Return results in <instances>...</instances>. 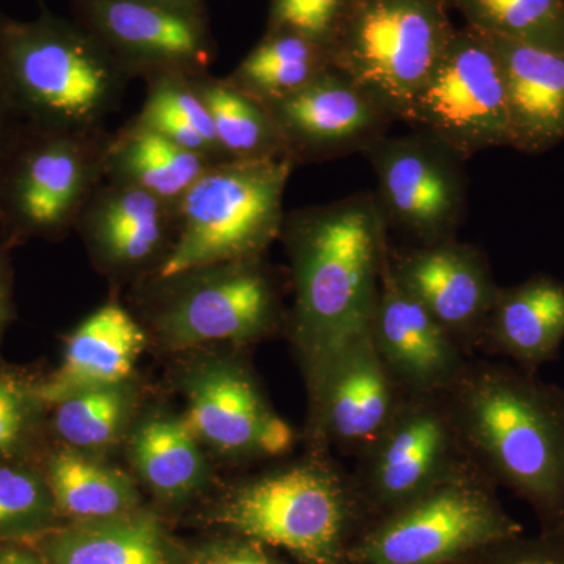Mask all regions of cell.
I'll use <instances>...</instances> for the list:
<instances>
[{
	"instance_id": "1",
	"label": "cell",
	"mask_w": 564,
	"mask_h": 564,
	"mask_svg": "<svg viewBox=\"0 0 564 564\" xmlns=\"http://www.w3.org/2000/svg\"><path fill=\"white\" fill-rule=\"evenodd\" d=\"M281 239L292 262V328L311 388L337 358L370 339L388 225L373 193L285 214Z\"/></svg>"
},
{
	"instance_id": "2",
	"label": "cell",
	"mask_w": 564,
	"mask_h": 564,
	"mask_svg": "<svg viewBox=\"0 0 564 564\" xmlns=\"http://www.w3.org/2000/svg\"><path fill=\"white\" fill-rule=\"evenodd\" d=\"M470 462L564 522V389L518 366L466 362L443 392Z\"/></svg>"
},
{
	"instance_id": "3",
	"label": "cell",
	"mask_w": 564,
	"mask_h": 564,
	"mask_svg": "<svg viewBox=\"0 0 564 564\" xmlns=\"http://www.w3.org/2000/svg\"><path fill=\"white\" fill-rule=\"evenodd\" d=\"M0 76L25 122L74 132L106 129L131 84L87 29L44 6L31 21L0 9Z\"/></svg>"
},
{
	"instance_id": "4",
	"label": "cell",
	"mask_w": 564,
	"mask_h": 564,
	"mask_svg": "<svg viewBox=\"0 0 564 564\" xmlns=\"http://www.w3.org/2000/svg\"><path fill=\"white\" fill-rule=\"evenodd\" d=\"M291 158L229 161L206 170L176 204V239L151 278L262 258L281 236Z\"/></svg>"
},
{
	"instance_id": "5",
	"label": "cell",
	"mask_w": 564,
	"mask_h": 564,
	"mask_svg": "<svg viewBox=\"0 0 564 564\" xmlns=\"http://www.w3.org/2000/svg\"><path fill=\"white\" fill-rule=\"evenodd\" d=\"M110 133L25 126L0 162V234L6 247L58 239L76 228L102 184Z\"/></svg>"
},
{
	"instance_id": "6",
	"label": "cell",
	"mask_w": 564,
	"mask_h": 564,
	"mask_svg": "<svg viewBox=\"0 0 564 564\" xmlns=\"http://www.w3.org/2000/svg\"><path fill=\"white\" fill-rule=\"evenodd\" d=\"M445 0H358L332 47L333 65L397 121L454 35Z\"/></svg>"
},
{
	"instance_id": "7",
	"label": "cell",
	"mask_w": 564,
	"mask_h": 564,
	"mask_svg": "<svg viewBox=\"0 0 564 564\" xmlns=\"http://www.w3.org/2000/svg\"><path fill=\"white\" fill-rule=\"evenodd\" d=\"M347 480L326 462L299 464L234 492L218 510L217 521L310 564H332L356 491L355 481L348 486Z\"/></svg>"
},
{
	"instance_id": "8",
	"label": "cell",
	"mask_w": 564,
	"mask_h": 564,
	"mask_svg": "<svg viewBox=\"0 0 564 564\" xmlns=\"http://www.w3.org/2000/svg\"><path fill=\"white\" fill-rule=\"evenodd\" d=\"M404 122L466 161L477 152L511 147L502 68L484 33L469 25L456 29Z\"/></svg>"
},
{
	"instance_id": "9",
	"label": "cell",
	"mask_w": 564,
	"mask_h": 564,
	"mask_svg": "<svg viewBox=\"0 0 564 564\" xmlns=\"http://www.w3.org/2000/svg\"><path fill=\"white\" fill-rule=\"evenodd\" d=\"M474 463L445 478L391 518L364 544L370 564H443L516 532Z\"/></svg>"
},
{
	"instance_id": "10",
	"label": "cell",
	"mask_w": 564,
	"mask_h": 564,
	"mask_svg": "<svg viewBox=\"0 0 564 564\" xmlns=\"http://www.w3.org/2000/svg\"><path fill=\"white\" fill-rule=\"evenodd\" d=\"M151 284L159 291L152 322L181 347L251 340L280 317L276 285L261 258L151 278Z\"/></svg>"
},
{
	"instance_id": "11",
	"label": "cell",
	"mask_w": 564,
	"mask_h": 564,
	"mask_svg": "<svg viewBox=\"0 0 564 564\" xmlns=\"http://www.w3.org/2000/svg\"><path fill=\"white\" fill-rule=\"evenodd\" d=\"M377 180L373 193L389 228L417 245L454 239L467 212L466 159L430 133L386 135L361 152Z\"/></svg>"
},
{
	"instance_id": "12",
	"label": "cell",
	"mask_w": 564,
	"mask_h": 564,
	"mask_svg": "<svg viewBox=\"0 0 564 564\" xmlns=\"http://www.w3.org/2000/svg\"><path fill=\"white\" fill-rule=\"evenodd\" d=\"M70 10L131 80L209 73L217 58L209 11L148 0H70Z\"/></svg>"
},
{
	"instance_id": "13",
	"label": "cell",
	"mask_w": 564,
	"mask_h": 564,
	"mask_svg": "<svg viewBox=\"0 0 564 564\" xmlns=\"http://www.w3.org/2000/svg\"><path fill=\"white\" fill-rule=\"evenodd\" d=\"M470 463L443 392H406L384 432L358 456L352 481L356 491L397 510Z\"/></svg>"
},
{
	"instance_id": "14",
	"label": "cell",
	"mask_w": 564,
	"mask_h": 564,
	"mask_svg": "<svg viewBox=\"0 0 564 564\" xmlns=\"http://www.w3.org/2000/svg\"><path fill=\"white\" fill-rule=\"evenodd\" d=\"M267 109L284 141L285 154L295 165L362 152L397 121L336 66Z\"/></svg>"
},
{
	"instance_id": "15",
	"label": "cell",
	"mask_w": 564,
	"mask_h": 564,
	"mask_svg": "<svg viewBox=\"0 0 564 564\" xmlns=\"http://www.w3.org/2000/svg\"><path fill=\"white\" fill-rule=\"evenodd\" d=\"M397 282L462 345L481 340L500 285L484 252L455 239L389 250Z\"/></svg>"
},
{
	"instance_id": "16",
	"label": "cell",
	"mask_w": 564,
	"mask_h": 564,
	"mask_svg": "<svg viewBox=\"0 0 564 564\" xmlns=\"http://www.w3.org/2000/svg\"><path fill=\"white\" fill-rule=\"evenodd\" d=\"M76 229L96 261L113 273H158L176 239V207L158 196L104 180Z\"/></svg>"
},
{
	"instance_id": "17",
	"label": "cell",
	"mask_w": 564,
	"mask_h": 564,
	"mask_svg": "<svg viewBox=\"0 0 564 564\" xmlns=\"http://www.w3.org/2000/svg\"><path fill=\"white\" fill-rule=\"evenodd\" d=\"M370 339L404 392H444L466 364L462 345L393 278L389 254Z\"/></svg>"
},
{
	"instance_id": "18",
	"label": "cell",
	"mask_w": 564,
	"mask_h": 564,
	"mask_svg": "<svg viewBox=\"0 0 564 564\" xmlns=\"http://www.w3.org/2000/svg\"><path fill=\"white\" fill-rule=\"evenodd\" d=\"M313 392L323 441L355 456L384 432L406 393L381 361L372 339L337 358Z\"/></svg>"
},
{
	"instance_id": "19",
	"label": "cell",
	"mask_w": 564,
	"mask_h": 564,
	"mask_svg": "<svg viewBox=\"0 0 564 564\" xmlns=\"http://www.w3.org/2000/svg\"><path fill=\"white\" fill-rule=\"evenodd\" d=\"M184 422L223 454L281 456L295 443L292 426L270 410L251 378L226 367L195 381Z\"/></svg>"
},
{
	"instance_id": "20",
	"label": "cell",
	"mask_w": 564,
	"mask_h": 564,
	"mask_svg": "<svg viewBox=\"0 0 564 564\" xmlns=\"http://www.w3.org/2000/svg\"><path fill=\"white\" fill-rule=\"evenodd\" d=\"M486 39L502 68L511 150L530 155L554 150L564 141V51Z\"/></svg>"
},
{
	"instance_id": "21",
	"label": "cell",
	"mask_w": 564,
	"mask_h": 564,
	"mask_svg": "<svg viewBox=\"0 0 564 564\" xmlns=\"http://www.w3.org/2000/svg\"><path fill=\"white\" fill-rule=\"evenodd\" d=\"M147 333L121 303L98 307L70 334L57 372L41 386V402L58 403L85 389L111 388L132 373Z\"/></svg>"
},
{
	"instance_id": "22",
	"label": "cell",
	"mask_w": 564,
	"mask_h": 564,
	"mask_svg": "<svg viewBox=\"0 0 564 564\" xmlns=\"http://www.w3.org/2000/svg\"><path fill=\"white\" fill-rule=\"evenodd\" d=\"M564 343V281L538 273L500 288L480 344L538 373L558 358Z\"/></svg>"
},
{
	"instance_id": "23",
	"label": "cell",
	"mask_w": 564,
	"mask_h": 564,
	"mask_svg": "<svg viewBox=\"0 0 564 564\" xmlns=\"http://www.w3.org/2000/svg\"><path fill=\"white\" fill-rule=\"evenodd\" d=\"M212 165L203 155L184 150L132 117L110 133L104 177L141 188L176 207Z\"/></svg>"
},
{
	"instance_id": "24",
	"label": "cell",
	"mask_w": 564,
	"mask_h": 564,
	"mask_svg": "<svg viewBox=\"0 0 564 564\" xmlns=\"http://www.w3.org/2000/svg\"><path fill=\"white\" fill-rule=\"evenodd\" d=\"M329 47L295 32L269 31L226 79L263 106L289 98L333 68Z\"/></svg>"
},
{
	"instance_id": "25",
	"label": "cell",
	"mask_w": 564,
	"mask_h": 564,
	"mask_svg": "<svg viewBox=\"0 0 564 564\" xmlns=\"http://www.w3.org/2000/svg\"><path fill=\"white\" fill-rule=\"evenodd\" d=\"M51 564H170L161 527L150 516L88 521L44 545Z\"/></svg>"
},
{
	"instance_id": "26",
	"label": "cell",
	"mask_w": 564,
	"mask_h": 564,
	"mask_svg": "<svg viewBox=\"0 0 564 564\" xmlns=\"http://www.w3.org/2000/svg\"><path fill=\"white\" fill-rule=\"evenodd\" d=\"M193 90L209 111L223 151L231 161L282 158L284 141L270 110L226 77L210 73L188 77Z\"/></svg>"
},
{
	"instance_id": "27",
	"label": "cell",
	"mask_w": 564,
	"mask_h": 564,
	"mask_svg": "<svg viewBox=\"0 0 564 564\" xmlns=\"http://www.w3.org/2000/svg\"><path fill=\"white\" fill-rule=\"evenodd\" d=\"M188 77L165 76L144 82L147 95L135 120L214 165L229 162L231 159L223 151L209 111Z\"/></svg>"
},
{
	"instance_id": "28",
	"label": "cell",
	"mask_w": 564,
	"mask_h": 564,
	"mask_svg": "<svg viewBox=\"0 0 564 564\" xmlns=\"http://www.w3.org/2000/svg\"><path fill=\"white\" fill-rule=\"evenodd\" d=\"M51 489L63 513L87 522L118 518L135 502L126 475L76 454L52 459Z\"/></svg>"
},
{
	"instance_id": "29",
	"label": "cell",
	"mask_w": 564,
	"mask_h": 564,
	"mask_svg": "<svg viewBox=\"0 0 564 564\" xmlns=\"http://www.w3.org/2000/svg\"><path fill=\"white\" fill-rule=\"evenodd\" d=\"M132 452L144 480L163 496H184L202 478V452L184 421H148L133 437Z\"/></svg>"
},
{
	"instance_id": "30",
	"label": "cell",
	"mask_w": 564,
	"mask_h": 564,
	"mask_svg": "<svg viewBox=\"0 0 564 564\" xmlns=\"http://www.w3.org/2000/svg\"><path fill=\"white\" fill-rule=\"evenodd\" d=\"M474 31L564 51V0H445Z\"/></svg>"
},
{
	"instance_id": "31",
	"label": "cell",
	"mask_w": 564,
	"mask_h": 564,
	"mask_svg": "<svg viewBox=\"0 0 564 564\" xmlns=\"http://www.w3.org/2000/svg\"><path fill=\"white\" fill-rule=\"evenodd\" d=\"M55 429L74 447L96 448L111 443L126 415L124 395L117 386L85 389L57 403Z\"/></svg>"
},
{
	"instance_id": "32",
	"label": "cell",
	"mask_w": 564,
	"mask_h": 564,
	"mask_svg": "<svg viewBox=\"0 0 564 564\" xmlns=\"http://www.w3.org/2000/svg\"><path fill=\"white\" fill-rule=\"evenodd\" d=\"M358 0H270L269 31L299 33L332 50Z\"/></svg>"
},
{
	"instance_id": "33",
	"label": "cell",
	"mask_w": 564,
	"mask_h": 564,
	"mask_svg": "<svg viewBox=\"0 0 564 564\" xmlns=\"http://www.w3.org/2000/svg\"><path fill=\"white\" fill-rule=\"evenodd\" d=\"M50 510V496L35 475L14 467H0V534L35 529Z\"/></svg>"
},
{
	"instance_id": "34",
	"label": "cell",
	"mask_w": 564,
	"mask_h": 564,
	"mask_svg": "<svg viewBox=\"0 0 564 564\" xmlns=\"http://www.w3.org/2000/svg\"><path fill=\"white\" fill-rule=\"evenodd\" d=\"M28 422V395L13 381L0 378V454L21 443Z\"/></svg>"
},
{
	"instance_id": "35",
	"label": "cell",
	"mask_w": 564,
	"mask_h": 564,
	"mask_svg": "<svg viewBox=\"0 0 564 564\" xmlns=\"http://www.w3.org/2000/svg\"><path fill=\"white\" fill-rule=\"evenodd\" d=\"M195 564H278L256 541L218 544L207 549Z\"/></svg>"
},
{
	"instance_id": "36",
	"label": "cell",
	"mask_w": 564,
	"mask_h": 564,
	"mask_svg": "<svg viewBox=\"0 0 564 564\" xmlns=\"http://www.w3.org/2000/svg\"><path fill=\"white\" fill-rule=\"evenodd\" d=\"M25 126H28V122L22 118L20 109L11 98L6 82L0 76V162L6 159L14 143L20 140Z\"/></svg>"
},
{
	"instance_id": "37",
	"label": "cell",
	"mask_w": 564,
	"mask_h": 564,
	"mask_svg": "<svg viewBox=\"0 0 564 564\" xmlns=\"http://www.w3.org/2000/svg\"><path fill=\"white\" fill-rule=\"evenodd\" d=\"M11 313V285L9 259L3 247H0V332L9 322Z\"/></svg>"
},
{
	"instance_id": "38",
	"label": "cell",
	"mask_w": 564,
	"mask_h": 564,
	"mask_svg": "<svg viewBox=\"0 0 564 564\" xmlns=\"http://www.w3.org/2000/svg\"><path fill=\"white\" fill-rule=\"evenodd\" d=\"M0 564H44L31 552L17 547H0Z\"/></svg>"
},
{
	"instance_id": "39",
	"label": "cell",
	"mask_w": 564,
	"mask_h": 564,
	"mask_svg": "<svg viewBox=\"0 0 564 564\" xmlns=\"http://www.w3.org/2000/svg\"><path fill=\"white\" fill-rule=\"evenodd\" d=\"M148 2L162 3V6L176 7L182 10L207 11L206 0H148Z\"/></svg>"
}]
</instances>
